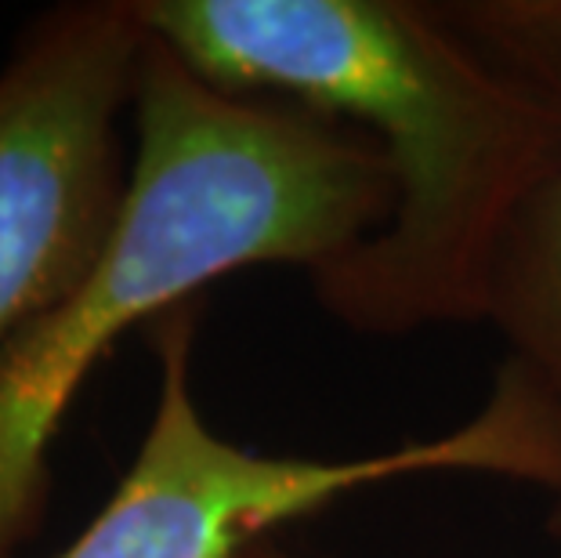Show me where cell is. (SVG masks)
<instances>
[{"label": "cell", "instance_id": "1", "mask_svg": "<svg viewBox=\"0 0 561 558\" xmlns=\"http://www.w3.org/2000/svg\"><path fill=\"white\" fill-rule=\"evenodd\" d=\"M203 80L380 141L396 207L312 272L355 334L489 316L496 254L561 160V0H138Z\"/></svg>", "mask_w": 561, "mask_h": 558}, {"label": "cell", "instance_id": "6", "mask_svg": "<svg viewBox=\"0 0 561 558\" xmlns=\"http://www.w3.org/2000/svg\"><path fill=\"white\" fill-rule=\"evenodd\" d=\"M236 558H290L286 551H279L276 544H268V540H257V544H250V548H243Z\"/></svg>", "mask_w": 561, "mask_h": 558}, {"label": "cell", "instance_id": "3", "mask_svg": "<svg viewBox=\"0 0 561 558\" xmlns=\"http://www.w3.org/2000/svg\"><path fill=\"white\" fill-rule=\"evenodd\" d=\"M157 407L102 512L58 558H236L337 497L424 471H482L561 493V413L511 366L468 424L366 457L257 454L214 432L193 396V312L152 323Z\"/></svg>", "mask_w": 561, "mask_h": 558}, {"label": "cell", "instance_id": "4", "mask_svg": "<svg viewBox=\"0 0 561 558\" xmlns=\"http://www.w3.org/2000/svg\"><path fill=\"white\" fill-rule=\"evenodd\" d=\"M149 30L138 0L30 19L0 66V363L99 265L121 225Z\"/></svg>", "mask_w": 561, "mask_h": 558}, {"label": "cell", "instance_id": "5", "mask_svg": "<svg viewBox=\"0 0 561 558\" xmlns=\"http://www.w3.org/2000/svg\"><path fill=\"white\" fill-rule=\"evenodd\" d=\"M485 319L507 341L511 371L561 413V160L504 236Z\"/></svg>", "mask_w": 561, "mask_h": 558}, {"label": "cell", "instance_id": "7", "mask_svg": "<svg viewBox=\"0 0 561 558\" xmlns=\"http://www.w3.org/2000/svg\"><path fill=\"white\" fill-rule=\"evenodd\" d=\"M547 533H551V544H554V551H558V558H561V497H558V504H554L551 519H547Z\"/></svg>", "mask_w": 561, "mask_h": 558}, {"label": "cell", "instance_id": "2", "mask_svg": "<svg viewBox=\"0 0 561 558\" xmlns=\"http://www.w3.org/2000/svg\"><path fill=\"white\" fill-rule=\"evenodd\" d=\"M396 207L374 135L312 105L218 88L149 33L121 225L80 287L0 363V558L44 526L51 446L80 385L127 330L250 265L308 276Z\"/></svg>", "mask_w": 561, "mask_h": 558}]
</instances>
